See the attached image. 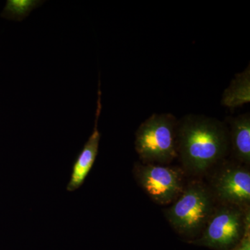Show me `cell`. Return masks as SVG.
<instances>
[{"instance_id": "1", "label": "cell", "mask_w": 250, "mask_h": 250, "mask_svg": "<svg viewBox=\"0 0 250 250\" xmlns=\"http://www.w3.org/2000/svg\"><path fill=\"white\" fill-rule=\"evenodd\" d=\"M177 134L178 156L190 173H204L228 151V129L214 118L185 116L177 123Z\"/></svg>"}, {"instance_id": "2", "label": "cell", "mask_w": 250, "mask_h": 250, "mask_svg": "<svg viewBox=\"0 0 250 250\" xmlns=\"http://www.w3.org/2000/svg\"><path fill=\"white\" fill-rule=\"evenodd\" d=\"M177 123L170 113L153 114L140 125L135 148L142 160L168 164L177 157Z\"/></svg>"}, {"instance_id": "3", "label": "cell", "mask_w": 250, "mask_h": 250, "mask_svg": "<svg viewBox=\"0 0 250 250\" xmlns=\"http://www.w3.org/2000/svg\"><path fill=\"white\" fill-rule=\"evenodd\" d=\"M165 214L177 232L187 236L196 234L205 229L213 214L211 194L203 184H190Z\"/></svg>"}, {"instance_id": "4", "label": "cell", "mask_w": 250, "mask_h": 250, "mask_svg": "<svg viewBox=\"0 0 250 250\" xmlns=\"http://www.w3.org/2000/svg\"><path fill=\"white\" fill-rule=\"evenodd\" d=\"M246 215L236 206L221 207L210 216L201 238L195 243L213 249H229L243 238Z\"/></svg>"}, {"instance_id": "5", "label": "cell", "mask_w": 250, "mask_h": 250, "mask_svg": "<svg viewBox=\"0 0 250 250\" xmlns=\"http://www.w3.org/2000/svg\"><path fill=\"white\" fill-rule=\"evenodd\" d=\"M134 172L143 190L159 205L170 203L183 192V174L177 167L137 164Z\"/></svg>"}, {"instance_id": "6", "label": "cell", "mask_w": 250, "mask_h": 250, "mask_svg": "<svg viewBox=\"0 0 250 250\" xmlns=\"http://www.w3.org/2000/svg\"><path fill=\"white\" fill-rule=\"evenodd\" d=\"M215 193L222 201L240 207L250 202V172L243 167L228 166L217 176Z\"/></svg>"}, {"instance_id": "7", "label": "cell", "mask_w": 250, "mask_h": 250, "mask_svg": "<svg viewBox=\"0 0 250 250\" xmlns=\"http://www.w3.org/2000/svg\"><path fill=\"white\" fill-rule=\"evenodd\" d=\"M98 107L96 118L93 133L85 143L82 152L79 154L72 168L71 178L67 185V190L74 191L83 184L85 178L93 167L94 162L98 155L100 134L98 128V118L101 111V91L99 89Z\"/></svg>"}, {"instance_id": "8", "label": "cell", "mask_w": 250, "mask_h": 250, "mask_svg": "<svg viewBox=\"0 0 250 250\" xmlns=\"http://www.w3.org/2000/svg\"><path fill=\"white\" fill-rule=\"evenodd\" d=\"M233 153L238 160L250 163V116L249 113L230 118Z\"/></svg>"}, {"instance_id": "9", "label": "cell", "mask_w": 250, "mask_h": 250, "mask_svg": "<svg viewBox=\"0 0 250 250\" xmlns=\"http://www.w3.org/2000/svg\"><path fill=\"white\" fill-rule=\"evenodd\" d=\"M250 102V65L244 71L235 75L230 85L225 90L221 104L223 106L234 109Z\"/></svg>"}, {"instance_id": "10", "label": "cell", "mask_w": 250, "mask_h": 250, "mask_svg": "<svg viewBox=\"0 0 250 250\" xmlns=\"http://www.w3.org/2000/svg\"><path fill=\"white\" fill-rule=\"evenodd\" d=\"M41 4L40 1L34 0H8L3 11V16L21 21Z\"/></svg>"}, {"instance_id": "11", "label": "cell", "mask_w": 250, "mask_h": 250, "mask_svg": "<svg viewBox=\"0 0 250 250\" xmlns=\"http://www.w3.org/2000/svg\"><path fill=\"white\" fill-rule=\"evenodd\" d=\"M233 250H250V213L246 215V227H245L244 234L239 243L236 245Z\"/></svg>"}]
</instances>
